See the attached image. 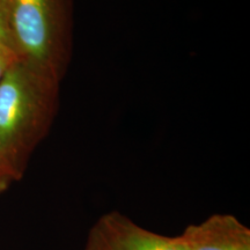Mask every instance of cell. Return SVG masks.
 <instances>
[{
  "instance_id": "cell-1",
  "label": "cell",
  "mask_w": 250,
  "mask_h": 250,
  "mask_svg": "<svg viewBox=\"0 0 250 250\" xmlns=\"http://www.w3.org/2000/svg\"><path fill=\"white\" fill-rule=\"evenodd\" d=\"M61 83L20 59L0 81V156L18 179L52 127L59 109Z\"/></svg>"
},
{
  "instance_id": "cell-2",
  "label": "cell",
  "mask_w": 250,
  "mask_h": 250,
  "mask_svg": "<svg viewBox=\"0 0 250 250\" xmlns=\"http://www.w3.org/2000/svg\"><path fill=\"white\" fill-rule=\"evenodd\" d=\"M18 59L62 81L73 54V0H5Z\"/></svg>"
},
{
  "instance_id": "cell-3",
  "label": "cell",
  "mask_w": 250,
  "mask_h": 250,
  "mask_svg": "<svg viewBox=\"0 0 250 250\" xmlns=\"http://www.w3.org/2000/svg\"><path fill=\"white\" fill-rule=\"evenodd\" d=\"M83 250H184L177 236L146 229L120 211L101 215L87 234Z\"/></svg>"
},
{
  "instance_id": "cell-4",
  "label": "cell",
  "mask_w": 250,
  "mask_h": 250,
  "mask_svg": "<svg viewBox=\"0 0 250 250\" xmlns=\"http://www.w3.org/2000/svg\"><path fill=\"white\" fill-rule=\"evenodd\" d=\"M177 239L184 250H250V228L227 213L189 225Z\"/></svg>"
},
{
  "instance_id": "cell-5",
  "label": "cell",
  "mask_w": 250,
  "mask_h": 250,
  "mask_svg": "<svg viewBox=\"0 0 250 250\" xmlns=\"http://www.w3.org/2000/svg\"><path fill=\"white\" fill-rule=\"evenodd\" d=\"M0 52H11L15 55L5 0H0Z\"/></svg>"
},
{
  "instance_id": "cell-6",
  "label": "cell",
  "mask_w": 250,
  "mask_h": 250,
  "mask_svg": "<svg viewBox=\"0 0 250 250\" xmlns=\"http://www.w3.org/2000/svg\"><path fill=\"white\" fill-rule=\"evenodd\" d=\"M15 180H19L17 175L12 170V168L6 164L4 159L0 156V193L5 191L9 187V184L14 182Z\"/></svg>"
},
{
  "instance_id": "cell-7",
  "label": "cell",
  "mask_w": 250,
  "mask_h": 250,
  "mask_svg": "<svg viewBox=\"0 0 250 250\" xmlns=\"http://www.w3.org/2000/svg\"><path fill=\"white\" fill-rule=\"evenodd\" d=\"M17 59V56L14 54H11V52H0V81H1L2 77L5 76L8 67L11 66Z\"/></svg>"
}]
</instances>
